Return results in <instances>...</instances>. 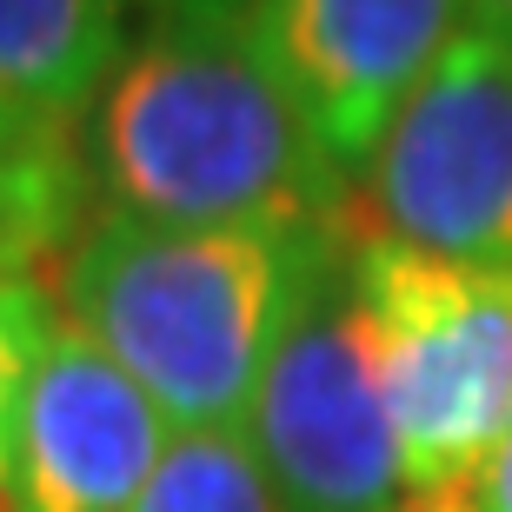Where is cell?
<instances>
[{"label": "cell", "instance_id": "1", "mask_svg": "<svg viewBox=\"0 0 512 512\" xmlns=\"http://www.w3.org/2000/svg\"><path fill=\"white\" fill-rule=\"evenodd\" d=\"M80 147L114 220L247 227L353 213V180L320 153L300 100L240 27L153 14L94 94Z\"/></svg>", "mask_w": 512, "mask_h": 512}, {"label": "cell", "instance_id": "2", "mask_svg": "<svg viewBox=\"0 0 512 512\" xmlns=\"http://www.w3.org/2000/svg\"><path fill=\"white\" fill-rule=\"evenodd\" d=\"M340 220L147 227L94 213L54 273L60 320H74L167 426L240 433Z\"/></svg>", "mask_w": 512, "mask_h": 512}, {"label": "cell", "instance_id": "3", "mask_svg": "<svg viewBox=\"0 0 512 512\" xmlns=\"http://www.w3.org/2000/svg\"><path fill=\"white\" fill-rule=\"evenodd\" d=\"M406 486L479 479L512 439V266H459L353 220Z\"/></svg>", "mask_w": 512, "mask_h": 512}, {"label": "cell", "instance_id": "4", "mask_svg": "<svg viewBox=\"0 0 512 512\" xmlns=\"http://www.w3.org/2000/svg\"><path fill=\"white\" fill-rule=\"evenodd\" d=\"M247 439L280 493V512H386L406 493L380 340L353 266V213L266 360Z\"/></svg>", "mask_w": 512, "mask_h": 512}, {"label": "cell", "instance_id": "5", "mask_svg": "<svg viewBox=\"0 0 512 512\" xmlns=\"http://www.w3.org/2000/svg\"><path fill=\"white\" fill-rule=\"evenodd\" d=\"M353 220L459 266H512V40L493 27L439 54L360 173Z\"/></svg>", "mask_w": 512, "mask_h": 512}, {"label": "cell", "instance_id": "6", "mask_svg": "<svg viewBox=\"0 0 512 512\" xmlns=\"http://www.w3.org/2000/svg\"><path fill=\"white\" fill-rule=\"evenodd\" d=\"M466 27L473 0H266L253 40L300 100L320 153L360 187L399 107Z\"/></svg>", "mask_w": 512, "mask_h": 512}, {"label": "cell", "instance_id": "7", "mask_svg": "<svg viewBox=\"0 0 512 512\" xmlns=\"http://www.w3.org/2000/svg\"><path fill=\"white\" fill-rule=\"evenodd\" d=\"M167 446V413L60 320L14 413L20 512H127Z\"/></svg>", "mask_w": 512, "mask_h": 512}, {"label": "cell", "instance_id": "8", "mask_svg": "<svg viewBox=\"0 0 512 512\" xmlns=\"http://www.w3.org/2000/svg\"><path fill=\"white\" fill-rule=\"evenodd\" d=\"M133 7L140 0H0V107L87 120L133 47Z\"/></svg>", "mask_w": 512, "mask_h": 512}, {"label": "cell", "instance_id": "9", "mask_svg": "<svg viewBox=\"0 0 512 512\" xmlns=\"http://www.w3.org/2000/svg\"><path fill=\"white\" fill-rule=\"evenodd\" d=\"M94 173L80 120H40L0 107V280H34L40 266L74 253L87 233Z\"/></svg>", "mask_w": 512, "mask_h": 512}, {"label": "cell", "instance_id": "10", "mask_svg": "<svg viewBox=\"0 0 512 512\" xmlns=\"http://www.w3.org/2000/svg\"><path fill=\"white\" fill-rule=\"evenodd\" d=\"M127 512H280L247 433H173Z\"/></svg>", "mask_w": 512, "mask_h": 512}, {"label": "cell", "instance_id": "11", "mask_svg": "<svg viewBox=\"0 0 512 512\" xmlns=\"http://www.w3.org/2000/svg\"><path fill=\"white\" fill-rule=\"evenodd\" d=\"M54 293L40 280H0V433H14L27 373L40 366L47 340H54Z\"/></svg>", "mask_w": 512, "mask_h": 512}, {"label": "cell", "instance_id": "12", "mask_svg": "<svg viewBox=\"0 0 512 512\" xmlns=\"http://www.w3.org/2000/svg\"><path fill=\"white\" fill-rule=\"evenodd\" d=\"M153 14L167 20H200V27H240L253 34V20L266 14V0H147Z\"/></svg>", "mask_w": 512, "mask_h": 512}, {"label": "cell", "instance_id": "13", "mask_svg": "<svg viewBox=\"0 0 512 512\" xmlns=\"http://www.w3.org/2000/svg\"><path fill=\"white\" fill-rule=\"evenodd\" d=\"M386 512H479V479H446V486H406Z\"/></svg>", "mask_w": 512, "mask_h": 512}, {"label": "cell", "instance_id": "14", "mask_svg": "<svg viewBox=\"0 0 512 512\" xmlns=\"http://www.w3.org/2000/svg\"><path fill=\"white\" fill-rule=\"evenodd\" d=\"M479 512H512V439L486 459V473H479Z\"/></svg>", "mask_w": 512, "mask_h": 512}, {"label": "cell", "instance_id": "15", "mask_svg": "<svg viewBox=\"0 0 512 512\" xmlns=\"http://www.w3.org/2000/svg\"><path fill=\"white\" fill-rule=\"evenodd\" d=\"M0 512H20V473H14V433H0Z\"/></svg>", "mask_w": 512, "mask_h": 512}, {"label": "cell", "instance_id": "16", "mask_svg": "<svg viewBox=\"0 0 512 512\" xmlns=\"http://www.w3.org/2000/svg\"><path fill=\"white\" fill-rule=\"evenodd\" d=\"M473 27H493L512 40V0H473Z\"/></svg>", "mask_w": 512, "mask_h": 512}]
</instances>
